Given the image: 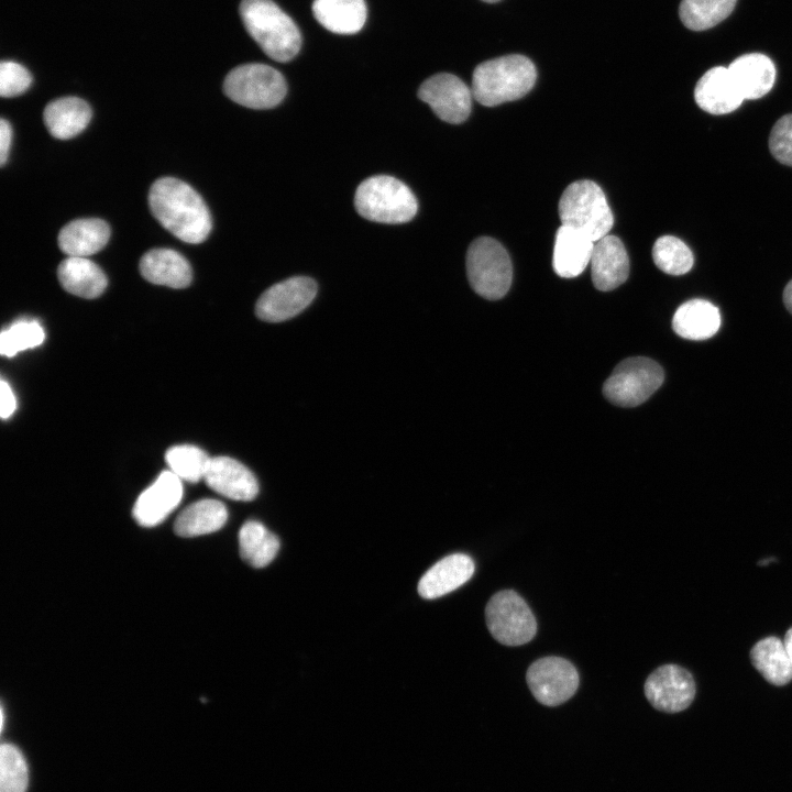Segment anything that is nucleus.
Returning <instances> with one entry per match:
<instances>
[{"mask_svg":"<svg viewBox=\"0 0 792 792\" xmlns=\"http://www.w3.org/2000/svg\"><path fill=\"white\" fill-rule=\"evenodd\" d=\"M148 205L156 220L179 240L204 242L212 227L211 216L200 195L188 184L174 177L153 183Z\"/></svg>","mask_w":792,"mask_h":792,"instance_id":"nucleus-1","label":"nucleus"},{"mask_svg":"<svg viewBox=\"0 0 792 792\" xmlns=\"http://www.w3.org/2000/svg\"><path fill=\"white\" fill-rule=\"evenodd\" d=\"M537 70L526 56H501L476 66L472 76V95L477 102L494 107L522 98L535 86Z\"/></svg>","mask_w":792,"mask_h":792,"instance_id":"nucleus-2","label":"nucleus"},{"mask_svg":"<svg viewBox=\"0 0 792 792\" xmlns=\"http://www.w3.org/2000/svg\"><path fill=\"white\" fill-rule=\"evenodd\" d=\"M240 15L245 30L263 52L276 62L293 59L300 50V32L272 0H242Z\"/></svg>","mask_w":792,"mask_h":792,"instance_id":"nucleus-3","label":"nucleus"},{"mask_svg":"<svg viewBox=\"0 0 792 792\" xmlns=\"http://www.w3.org/2000/svg\"><path fill=\"white\" fill-rule=\"evenodd\" d=\"M354 206L363 218L388 224L408 222L418 210L417 199L410 188L387 175H375L363 180L356 188Z\"/></svg>","mask_w":792,"mask_h":792,"instance_id":"nucleus-4","label":"nucleus"},{"mask_svg":"<svg viewBox=\"0 0 792 792\" xmlns=\"http://www.w3.org/2000/svg\"><path fill=\"white\" fill-rule=\"evenodd\" d=\"M561 226L571 228L596 242L608 234L614 216L602 188L588 179L570 184L559 200Z\"/></svg>","mask_w":792,"mask_h":792,"instance_id":"nucleus-5","label":"nucleus"},{"mask_svg":"<svg viewBox=\"0 0 792 792\" xmlns=\"http://www.w3.org/2000/svg\"><path fill=\"white\" fill-rule=\"evenodd\" d=\"M223 91L243 107L271 109L284 99L287 85L277 69L261 63H250L233 68L226 76Z\"/></svg>","mask_w":792,"mask_h":792,"instance_id":"nucleus-6","label":"nucleus"},{"mask_svg":"<svg viewBox=\"0 0 792 792\" xmlns=\"http://www.w3.org/2000/svg\"><path fill=\"white\" fill-rule=\"evenodd\" d=\"M466 273L473 290L491 300L504 297L513 278L507 251L498 241L488 237H481L469 246Z\"/></svg>","mask_w":792,"mask_h":792,"instance_id":"nucleus-7","label":"nucleus"},{"mask_svg":"<svg viewBox=\"0 0 792 792\" xmlns=\"http://www.w3.org/2000/svg\"><path fill=\"white\" fill-rule=\"evenodd\" d=\"M661 366L651 359L636 356L622 361L606 380L603 394L620 407H635L646 402L662 384Z\"/></svg>","mask_w":792,"mask_h":792,"instance_id":"nucleus-8","label":"nucleus"},{"mask_svg":"<svg viewBox=\"0 0 792 792\" xmlns=\"http://www.w3.org/2000/svg\"><path fill=\"white\" fill-rule=\"evenodd\" d=\"M485 619L493 638L505 646L529 642L537 631L531 609L513 590L497 592L490 598Z\"/></svg>","mask_w":792,"mask_h":792,"instance_id":"nucleus-9","label":"nucleus"},{"mask_svg":"<svg viewBox=\"0 0 792 792\" xmlns=\"http://www.w3.org/2000/svg\"><path fill=\"white\" fill-rule=\"evenodd\" d=\"M526 681L538 702L557 706L574 695L580 679L570 661L560 657H546L530 664Z\"/></svg>","mask_w":792,"mask_h":792,"instance_id":"nucleus-10","label":"nucleus"},{"mask_svg":"<svg viewBox=\"0 0 792 792\" xmlns=\"http://www.w3.org/2000/svg\"><path fill=\"white\" fill-rule=\"evenodd\" d=\"M418 97L429 105L439 119L457 124L468 119L473 95L459 77L439 73L421 84Z\"/></svg>","mask_w":792,"mask_h":792,"instance_id":"nucleus-11","label":"nucleus"},{"mask_svg":"<svg viewBox=\"0 0 792 792\" xmlns=\"http://www.w3.org/2000/svg\"><path fill=\"white\" fill-rule=\"evenodd\" d=\"M316 294L317 285L312 278L290 277L267 288L260 296L255 311L264 321L280 322L301 312Z\"/></svg>","mask_w":792,"mask_h":792,"instance_id":"nucleus-12","label":"nucleus"},{"mask_svg":"<svg viewBox=\"0 0 792 792\" xmlns=\"http://www.w3.org/2000/svg\"><path fill=\"white\" fill-rule=\"evenodd\" d=\"M695 692L692 674L676 664L659 667L645 682V695L649 703L666 713H678L688 708Z\"/></svg>","mask_w":792,"mask_h":792,"instance_id":"nucleus-13","label":"nucleus"},{"mask_svg":"<svg viewBox=\"0 0 792 792\" xmlns=\"http://www.w3.org/2000/svg\"><path fill=\"white\" fill-rule=\"evenodd\" d=\"M182 497V480L170 470L163 471L138 497L133 517L143 527L156 526L178 506Z\"/></svg>","mask_w":792,"mask_h":792,"instance_id":"nucleus-14","label":"nucleus"},{"mask_svg":"<svg viewBox=\"0 0 792 792\" xmlns=\"http://www.w3.org/2000/svg\"><path fill=\"white\" fill-rule=\"evenodd\" d=\"M204 480L211 490L234 501L249 502L258 493L254 474L229 457L211 458Z\"/></svg>","mask_w":792,"mask_h":792,"instance_id":"nucleus-15","label":"nucleus"},{"mask_svg":"<svg viewBox=\"0 0 792 792\" xmlns=\"http://www.w3.org/2000/svg\"><path fill=\"white\" fill-rule=\"evenodd\" d=\"M592 280L596 289L608 292L626 282L629 258L619 238L605 235L594 243L591 257Z\"/></svg>","mask_w":792,"mask_h":792,"instance_id":"nucleus-16","label":"nucleus"},{"mask_svg":"<svg viewBox=\"0 0 792 792\" xmlns=\"http://www.w3.org/2000/svg\"><path fill=\"white\" fill-rule=\"evenodd\" d=\"M697 106L711 114L735 111L745 100L728 68L717 66L708 69L694 88Z\"/></svg>","mask_w":792,"mask_h":792,"instance_id":"nucleus-17","label":"nucleus"},{"mask_svg":"<svg viewBox=\"0 0 792 792\" xmlns=\"http://www.w3.org/2000/svg\"><path fill=\"white\" fill-rule=\"evenodd\" d=\"M474 569V561L468 554L453 553L444 557L422 575L418 583V593L427 600L443 596L469 581Z\"/></svg>","mask_w":792,"mask_h":792,"instance_id":"nucleus-18","label":"nucleus"},{"mask_svg":"<svg viewBox=\"0 0 792 792\" xmlns=\"http://www.w3.org/2000/svg\"><path fill=\"white\" fill-rule=\"evenodd\" d=\"M728 70L744 99L754 100L767 95L776 81L773 62L760 53L737 57Z\"/></svg>","mask_w":792,"mask_h":792,"instance_id":"nucleus-19","label":"nucleus"},{"mask_svg":"<svg viewBox=\"0 0 792 792\" xmlns=\"http://www.w3.org/2000/svg\"><path fill=\"white\" fill-rule=\"evenodd\" d=\"M140 272L150 283L170 288H185L193 279L188 261L172 249H153L140 261Z\"/></svg>","mask_w":792,"mask_h":792,"instance_id":"nucleus-20","label":"nucleus"},{"mask_svg":"<svg viewBox=\"0 0 792 792\" xmlns=\"http://www.w3.org/2000/svg\"><path fill=\"white\" fill-rule=\"evenodd\" d=\"M594 243L586 235L561 226L556 234L552 265L563 278L576 277L591 262Z\"/></svg>","mask_w":792,"mask_h":792,"instance_id":"nucleus-21","label":"nucleus"},{"mask_svg":"<svg viewBox=\"0 0 792 792\" xmlns=\"http://www.w3.org/2000/svg\"><path fill=\"white\" fill-rule=\"evenodd\" d=\"M718 308L705 299H691L682 304L674 312L672 328L681 338L688 340H706L712 338L721 327Z\"/></svg>","mask_w":792,"mask_h":792,"instance_id":"nucleus-22","label":"nucleus"},{"mask_svg":"<svg viewBox=\"0 0 792 792\" xmlns=\"http://www.w3.org/2000/svg\"><path fill=\"white\" fill-rule=\"evenodd\" d=\"M109 238L110 228L103 220L76 219L59 231L58 246L68 256L87 257L100 251Z\"/></svg>","mask_w":792,"mask_h":792,"instance_id":"nucleus-23","label":"nucleus"},{"mask_svg":"<svg viewBox=\"0 0 792 792\" xmlns=\"http://www.w3.org/2000/svg\"><path fill=\"white\" fill-rule=\"evenodd\" d=\"M91 114V109L85 100L64 97L46 106L43 120L51 135L59 140H68L86 129Z\"/></svg>","mask_w":792,"mask_h":792,"instance_id":"nucleus-24","label":"nucleus"},{"mask_svg":"<svg viewBox=\"0 0 792 792\" xmlns=\"http://www.w3.org/2000/svg\"><path fill=\"white\" fill-rule=\"evenodd\" d=\"M57 276L65 290L88 299L100 296L108 284L103 271L88 257L68 256L63 260Z\"/></svg>","mask_w":792,"mask_h":792,"instance_id":"nucleus-25","label":"nucleus"},{"mask_svg":"<svg viewBox=\"0 0 792 792\" xmlns=\"http://www.w3.org/2000/svg\"><path fill=\"white\" fill-rule=\"evenodd\" d=\"M312 13L328 31L354 34L363 28L367 10L364 0H314Z\"/></svg>","mask_w":792,"mask_h":792,"instance_id":"nucleus-26","label":"nucleus"},{"mask_svg":"<svg viewBox=\"0 0 792 792\" xmlns=\"http://www.w3.org/2000/svg\"><path fill=\"white\" fill-rule=\"evenodd\" d=\"M228 519L226 506L217 499H200L187 506L174 524L180 537L210 534L223 527Z\"/></svg>","mask_w":792,"mask_h":792,"instance_id":"nucleus-27","label":"nucleus"},{"mask_svg":"<svg viewBox=\"0 0 792 792\" xmlns=\"http://www.w3.org/2000/svg\"><path fill=\"white\" fill-rule=\"evenodd\" d=\"M750 659L769 683L781 686L792 680V663L779 638L770 636L759 640L750 650Z\"/></svg>","mask_w":792,"mask_h":792,"instance_id":"nucleus-28","label":"nucleus"},{"mask_svg":"<svg viewBox=\"0 0 792 792\" xmlns=\"http://www.w3.org/2000/svg\"><path fill=\"white\" fill-rule=\"evenodd\" d=\"M241 558L254 568L270 564L279 550L278 538L263 524L255 520L246 521L239 532Z\"/></svg>","mask_w":792,"mask_h":792,"instance_id":"nucleus-29","label":"nucleus"},{"mask_svg":"<svg viewBox=\"0 0 792 792\" xmlns=\"http://www.w3.org/2000/svg\"><path fill=\"white\" fill-rule=\"evenodd\" d=\"M736 2L737 0H682L680 19L692 31L708 30L727 18Z\"/></svg>","mask_w":792,"mask_h":792,"instance_id":"nucleus-30","label":"nucleus"},{"mask_svg":"<svg viewBox=\"0 0 792 792\" xmlns=\"http://www.w3.org/2000/svg\"><path fill=\"white\" fill-rule=\"evenodd\" d=\"M165 460L180 480L197 483L205 479L211 458L196 446L179 444L166 451Z\"/></svg>","mask_w":792,"mask_h":792,"instance_id":"nucleus-31","label":"nucleus"},{"mask_svg":"<svg viewBox=\"0 0 792 792\" xmlns=\"http://www.w3.org/2000/svg\"><path fill=\"white\" fill-rule=\"evenodd\" d=\"M652 258L659 270L669 275H683L694 263L692 251L679 238L660 237L653 244Z\"/></svg>","mask_w":792,"mask_h":792,"instance_id":"nucleus-32","label":"nucleus"},{"mask_svg":"<svg viewBox=\"0 0 792 792\" xmlns=\"http://www.w3.org/2000/svg\"><path fill=\"white\" fill-rule=\"evenodd\" d=\"M44 339V330L37 320H18L1 332L0 352L11 358L20 351L38 346Z\"/></svg>","mask_w":792,"mask_h":792,"instance_id":"nucleus-33","label":"nucleus"},{"mask_svg":"<svg viewBox=\"0 0 792 792\" xmlns=\"http://www.w3.org/2000/svg\"><path fill=\"white\" fill-rule=\"evenodd\" d=\"M28 766L19 748L11 744L0 747V792H25Z\"/></svg>","mask_w":792,"mask_h":792,"instance_id":"nucleus-34","label":"nucleus"},{"mask_svg":"<svg viewBox=\"0 0 792 792\" xmlns=\"http://www.w3.org/2000/svg\"><path fill=\"white\" fill-rule=\"evenodd\" d=\"M769 150L778 162L792 167V113L781 117L773 124Z\"/></svg>","mask_w":792,"mask_h":792,"instance_id":"nucleus-35","label":"nucleus"},{"mask_svg":"<svg viewBox=\"0 0 792 792\" xmlns=\"http://www.w3.org/2000/svg\"><path fill=\"white\" fill-rule=\"evenodd\" d=\"M32 82L29 70L19 63L3 61L0 65V95L3 98L19 96L28 90Z\"/></svg>","mask_w":792,"mask_h":792,"instance_id":"nucleus-36","label":"nucleus"},{"mask_svg":"<svg viewBox=\"0 0 792 792\" xmlns=\"http://www.w3.org/2000/svg\"><path fill=\"white\" fill-rule=\"evenodd\" d=\"M0 399H1V408H0V415L1 418L6 419L9 418L16 408V400L14 397V394L10 387V385L6 381H1L0 384Z\"/></svg>","mask_w":792,"mask_h":792,"instance_id":"nucleus-37","label":"nucleus"},{"mask_svg":"<svg viewBox=\"0 0 792 792\" xmlns=\"http://www.w3.org/2000/svg\"><path fill=\"white\" fill-rule=\"evenodd\" d=\"M11 141H12L11 124L6 119H1L0 120V164L2 166L8 161Z\"/></svg>","mask_w":792,"mask_h":792,"instance_id":"nucleus-38","label":"nucleus"},{"mask_svg":"<svg viewBox=\"0 0 792 792\" xmlns=\"http://www.w3.org/2000/svg\"><path fill=\"white\" fill-rule=\"evenodd\" d=\"M783 302L787 309L792 314V279L787 284L783 290Z\"/></svg>","mask_w":792,"mask_h":792,"instance_id":"nucleus-39","label":"nucleus"},{"mask_svg":"<svg viewBox=\"0 0 792 792\" xmlns=\"http://www.w3.org/2000/svg\"><path fill=\"white\" fill-rule=\"evenodd\" d=\"M783 645L792 663V627L785 632Z\"/></svg>","mask_w":792,"mask_h":792,"instance_id":"nucleus-40","label":"nucleus"},{"mask_svg":"<svg viewBox=\"0 0 792 792\" xmlns=\"http://www.w3.org/2000/svg\"><path fill=\"white\" fill-rule=\"evenodd\" d=\"M482 1L487 2V3H495V2H498V1H501V0H482Z\"/></svg>","mask_w":792,"mask_h":792,"instance_id":"nucleus-41","label":"nucleus"}]
</instances>
